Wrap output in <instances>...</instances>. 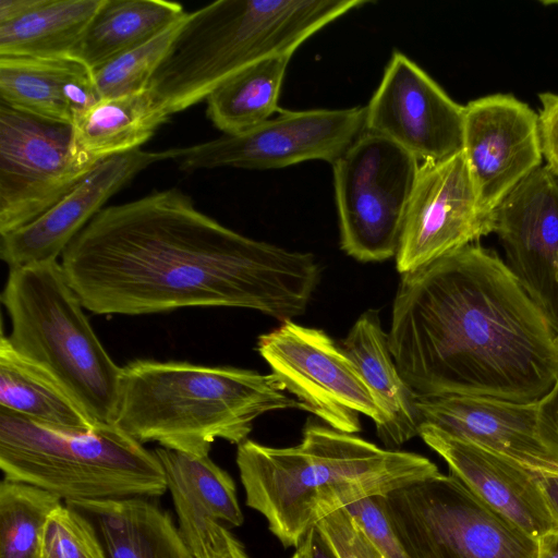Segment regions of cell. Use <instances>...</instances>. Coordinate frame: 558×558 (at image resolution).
<instances>
[{
	"label": "cell",
	"mask_w": 558,
	"mask_h": 558,
	"mask_svg": "<svg viewBox=\"0 0 558 558\" xmlns=\"http://www.w3.org/2000/svg\"><path fill=\"white\" fill-rule=\"evenodd\" d=\"M61 257L97 315L239 307L283 323L304 314L320 275L311 253L231 230L174 187L102 208Z\"/></svg>",
	"instance_id": "obj_1"
},
{
	"label": "cell",
	"mask_w": 558,
	"mask_h": 558,
	"mask_svg": "<svg viewBox=\"0 0 558 558\" xmlns=\"http://www.w3.org/2000/svg\"><path fill=\"white\" fill-rule=\"evenodd\" d=\"M388 341L420 398L531 403L558 380V329L507 264L474 243L401 275Z\"/></svg>",
	"instance_id": "obj_2"
},
{
	"label": "cell",
	"mask_w": 558,
	"mask_h": 558,
	"mask_svg": "<svg viewBox=\"0 0 558 558\" xmlns=\"http://www.w3.org/2000/svg\"><path fill=\"white\" fill-rule=\"evenodd\" d=\"M235 461L246 506L266 519L286 548H298L312 527L339 509L440 472L422 454L384 449L312 420L296 446L246 439L238 445Z\"/></svg>",
	"instance_id": "obj_3"
},
{
	"label": "cell",
	"mask_w": 558,
	"mask_h": 558,
	"mask_svg": "<svg viewBox=\"0 0 558 558\" xmlns=\"http://www.w3.org/2000/svg\"><path fill=\"white\" fill-rule=\"evenodd\" d=\"M286 409L303 410L271 373L141 359L122 367L114 424L142 444L207 456L216 439L240 445L257 417Z\"/></svg>",
	"instance_id": "obj_4"
},
{
	"label": "cell",
	"mask_w": 558,
	"mask_h": 558,
	"mask_svg": "<svg viewBox=\"0 0 558 558\" xmlns=\"http://www.w3.org/2000/svg\"><path fill=\"white\" fill-rule=\"evenodd\" d=\"M369 0H218L187 13L147 88L170 117L243 69L292 56L315 33Z\"/></svg>",
	"instance_id": "obj_5"
},
{
	"label": "cell",
	"mask_w": 558,
	"mask_h": 558,
	"mask_svg": "<svg viewBox=\"0 0 558 558\" xmlns=\"http://www.w3.org/2000/svg\"><path fill=\"white\" fill-rule=\"evenodd\" d=\"M3 478L46 489L61 500L156 498L167 492L155 451L116 424L58 428L0 408Z\"/></svg>",
	"instance_id": "obj_6"
},
{
	"label": "cell",
	"mask_w": 558,
	"mask_h": 558,
	"mask_svg": "<svg viewBox=\"0 0 558 558\" xmlns=\"http://www.w3.org/2000/svg\"><path fill=\"white\" fill-rule=\"evenodd\" d=\"M8 339L56 377L97 424H114L122 367L109 356L57 260L9 269Z\"/></svg>",
	"instance_id": "obj_7"
},
{
	"label": "cell",
	"mask_w": 558,
	"mask_h": 558,
	"mask_svg": "<svg viewBox=\"0 0 558 558\" xmlns=\"http://www.w3.org/2000/svg\"><path fill=\"white\" fill-rule=\"evenodd\" d=\"M380 498L409 558H537V538L451 473L439 472Z\"/></svg>",
	"instance_id": "obj_8"
},
{
	"label": "cell",
	"mask_w": 558,
	"mask_h": 558,
	"mask_svg": "<svg viewBox=\"0 0 558 558\" xmlns=\"http://www.w3.org/2000/svg\"><path fill=\"white\" fill-rule=\"evenodd\" d=\"M418 161L365 131L332 163L340 246L359 262L396 257Z\"/></svg>",
	"instance_id": "obj_9"
},
{
	"label": "cell",
	"mask_w": 558,
	"mask_h": 558,
	"mask_svg": "<svg viewBox=\"0 0 558 558\" xmlns=\"http://www.w3.org/2000/svg\"><path fill=\"white\" fill-rule=\"evenodd\" d=\"M100 162L77 149L72 125L0 104V235L40 217Z\"/></svg>",
	"instance_id": "obj_10"
},
{
	"label": "cell",
	"mask_w": 558,
	"mask_h": 558,
	"mask_svg": "<svg viewBox=\"0 0 558 558\" xmlns=\"http://www.w3.org/2000/svg\"><path fill=\"white\" fill-rule=\"evenodd\" d=\"M257 351L286 391L327 426L355 434L362 414L377 432L384 427L385 415L357 367L324 330L286 320L258 337Z\"/></svg>",
	"instance_id": "obj_11"
},
{
	"label": "cell",
	"mask_w": 558,
	"mask_h": 558,
	"mask_svg": "<svg viewBox=\"0 0 558 558\" xmlns=\"http://www.w3.org/2000/svg\"><path fill=\"white\" fill-rule=\"evenodd\" d=\"M365 107L281 110L240 134L171 148L170 159L183 171L232 167L278 169L307 160L331 165L366 131Z\"/></svg>",
	"instance_id": "obj_12"
},
{
	"label": "cell",
	"mask_w": 558,
	"mask_h": 558,
	"mask_svg": "<svg viewBox=\"0 0 558 558\" xmlns=\"http://www.w3.org/2000/svg\"><path fill=\"white\" fill-rule=\"evenodd\" d=\"M493 232L464 155L421 162L396 254L400 275L424 267Z\"/></svg>",
	"instance_id": "obj_13"
},
{
	"label": "cell",
	"mask_w": 558,
	"mask_h": 558,
	"mask_svg": "<svg viewBox=\"0 0 558 558\" xmlns=\"http://www.w3.org/2000/svg\"><path fill=\"white\" fill-rule=\"evenodd\" d=\"M365 110L366 131L390 140L418 162L462 150L464 106L400 51L392 53Z\"/></svg>",
	"instance_id": "obj_14"
},
{
	"label": "cell",
	"mask_w": 558,
	"mask_h": 558,
	"mask_svg": "<svg viewBox=\"0 0 558 558\" xmlns=\"http://www.w3.org/2000/svg\"><path fill=\"white\" fill-rule=\"evenodd\" d=\"M462 153L478 206L492 218L499 203L542 166L538 113L510 94L469 101Z\"/></svg>",
	"instance_id": "obj_15"
},
{
	"label": "cell",
	"mask_w": 558,
	"mask_h": 558,
	"mask_svg": "<svg viewBox=\"0 0 558 558\" xmlns=\"http://www.w3.org/2000/svg\"><path fill=\"white\" fill-rule=\"evenodd\" d=\"M507 266L558 329V178L541 166L493 211Z\"/></svg>",
	"instance_id": "obj_16"
},
{
	"label": "cell",
	"mask_w": 558,
	"mask_h": 558,
	"mask_svg": "<svg viewBox=\"0 0 558 558\" xmlns=\"http://www.w3.org/2000/svg\"><path fill=\"white\" fill-rule=\"evenodd\" d=\"M170 151L135 149L101 161L72 192L31 223L0 235V257L9 269L57 260L105 203Z\"/></svg>",
	"instance_id": "obj_17"
},
{
	"label": "cell",
	"mask_w": 558,
	"mask_h": 558,
	"mask_svg": "<svg viewBox=\"0 0 558 558\" xmlns=\"http://www.w3.org/2000/svg\"><path fill=\"white\" fill-rule=\"evenodd\" d=\"M418 436L445 460L451 474L529 535L538 539L558 529L536 471L432 424H421Z\"/></svg>",
	"instance_id": "obj_18"
},
{
	"label": "cell",
	"mask_w": 558,
	"mask_h": 558,
	"mask_svg": "<svg viewBox=\"0 0 558 558\" xmlns=\"http://www.w3.org/2000/svg\"><path fill=\"white\" fill-rule=\"evenodd\" d=\"M421 424L502 454L532 471L558 474V458L537 433V401L517 403L478 396L416 398Z\"/></svg>",
	"instance_id": "obj_19"
},
{
	"label": "cell",
	"mask_w": 558,
	"mask_h": 558,
	"mask_svg": "<svg viewBox=\"0 0 558 558\" xmlns=\"http://www.w3.org/2000/svg\"><path fill=\"white\" fill-rule=\"evenodd\" d=\"M178 517L179 532L195 558L218 526L236 527L244 517L230 474L207 456L155 450Z\"/></svg>",
	"instance_id": "obj_20"
},
{
	"label": "cell",
	"mask_w": 558,
	"mask_h": 558,
	"mask_svg": "<svg viewBox=\"0 0 558 558\" xmlns=\"http://www.w3.org/2000/svg\"><path fill=\"white\" fill-rule=\"evenodd\" d=\"M1 104L73 125L100 98L93 71L73 57H0Z\"/></svg>",
	"instance_id": "obj_21"
},
{
	"label": "cell",
	"mask_w": 558,
	"mask_h": 558,
	"mask_svg": "<svg viewBox=\"0 0 558 558\" xmlns=\"http://www.w3.org/2000/svg\"><path fill=\"white\" fill-rule=\"evenodd\" d=\"M340 347L357 367L385 415V425L377 432L384 445L397 450L418 436L417 396L397 367L379 312L375 308L363 312Z\"/></svg>",
	"instance_id": "obj_22"
},
{
	"label": "cell",
	"mask_w": 558,
	"mask_h": 558,
	"mask_svg": "<svg viewBox=\"0 0 558 558\" xmlns=\"http://www.w3.org/2000/svg\"><path fill=\"white\" fill-rule=\"evenodd\" d=\"M151 498L65 501L94 526L105 558H193L169 512Z\"/></svg>",
	"instance_id": "obj_23"
},
{
	"label": "cell",
	"mask_w": 558,
	"mask_h": 558,
	"mask_svg": "<svg viewBox=\"0 0 558 558\" xmlns=\"http://www.w3.org/2000/svg\"><path fill=\"white\" fill-rule=\"evenodd\" d=\"M0 408L58 428L87 430L99 425L56 377L20 354L3 331Z\"/></svg>",
	"instance_id": "obj_24"
},
{
	"label": "cell",
	"mask_w": 558,
	"mask_h": 558,
	"mask_svg": "<svg viewBox=\"0 0 558 558\" xmlns=\"http://www.w3.org/2000/svg\"><path fill=\"white\" fill-rule=\"evenodd\" d=\"M169 119L148 89L101 98L74 122L77 149L96 161L125 154L146 143Z\"/></svg>",
	"instance_id": "obj_25"
},
{
	"label": "cell",
	"mask_w": 558,
	"mask_h": 558,
	"mask_svg": "<svg viewBox=\"0 0 558 558\" xmlns=\"http://www.w3.org/2000/svg\"><path fill=\"white\" fill-rule=\"evenodd\" d=\"M185 14L173 1L105 0L73 57L94 71L150 40Z\"/></svg>",
	"instance_id": "obj_26"
},
{
	"label": "cell",
	"mask_w": 558,
	"mask_h": 558,
	"mask_svg": "<svg viewBox=\"0 0 558 558\" xmlns=\"http://www.w3.org/2000/svg\"><path fill=\"white\" fill-rule=\"evenodd\" d=\"M104 1L40 0L24 15L0 23V57H73Z\"/></svg>",
	"instance_id": "obj_27"
},
{
	"label": "cell",
	"mask_w": 558,
	"mask_h": 558,
	"mask_svg": "<svg viewBox=\"0 0 558 558\" xmlns=\"http://www.w3.org/2000/svg\"><path fill=\"white\" fill-rule=\"evenodd\" d=\"M292 56L254 63L218 85L206 98V113L223 134H240L270 119Z\"/></svg>",
	"instance_id": "obj_28"
},
{
	"label": "cell",
	"mask_w": 558,
	"mask_h": 558,
	"mask_svg": "<svg viewBox=\"0 0 558 558\" xmlns=\"http://www.w3.org/2000/svg\"><path fill=\"white\" fill-rule=\"evenodd\" d=\"M62 504L54 494L23 482L0 483V558H40L51 511Z\"/></svg>",
	"instance_id": "obj_29"
},
{
	"label": "cell",
	"mask_w": 558,
	"mask_h": 558,
	"mask_svg": "<svg viewBox=\"0 0 558 558\" xmlns=\"http://www.w3.org/2000/svg\"><path fill=\"white\" fill-rule=\"evenodd\" d=\"M187 13L145 44L93 71L99 98H112L147 88L153 75L171 49Z\"/></svg>",
	"instance_id": "obj_30"
},
{
	"label": "cell",
	"mask_w": 558,
	"mask_h": 558,
	"mask_svg": "<svg viewBox=\"0 0 558 558\" xmlns=\"http://www.w3.org/2000/svg\"><path fill=\"white\" fill-rule=\"evenodd\" d=\"M40 558H105L90 522L62 502L49 514L43 537Z\"/></svg>",
	"instance_id": "obj_31"
},
{
	"label": "cell",
	"mask_w": 558,
	"mask_h": 558,
	"mask_svg": "<svg viewBox=\"0 0 558 558\" xmlns=\"http://www.w3.org/2000/svg\"><path fill=\"white\" fill-rule=\"evenodd\" d=\"M344 509L383 558H409L387 518L380 496L366 497Z\"/></svg>",
	"instance_id": "obj_32"
},
{
	"label": "cell",
	"mask_w": 558,
	"mask_h": 558,
	"mask_svg": "<svg viewBox=\"0 0 558 558\" xmlns=\"http://www.w3.org/2000/svg\"><path fill=\"white\" fill-rule=\"evenodd\" d=\"M316 526L338 558H383L344 508L322 519Z\"/></svg>",
	"instance_id": "obj_33"
},
{
	"label": "cell",
	"mask_w": 558,
	"mask_h": 558,
	"mask_svg": "<svg viewBox=\"0 0 558 558\" xmlns=\"http://www.w3.org/2000/svg\"><path fill=\"white\" fill-rule=\"evenodd\" d=\"M538 132L543 159L546 167L558 178V93L538 95Z\"/></svg>",
	"instance_id": "obj_34"
},
{
	"label": "cell",
	"mask_w": 558,
	"mask_h": 558,
	"mask_svg": "<svg viewBox=\"0 0 558 558\" xmlns=\"http://www.w3.org/2000/svg\"><path fill=\"white\" fill-rule=\"evenodd\" d=\"M536 425L539 439L558 458V380L551 390L537 401Z\"/></svg>",
	"instance_id": "obj_35"
},
{
	"label": "cell",
	"mask_w": 558,
	"mask_h": 558,
	"mask_svg": "<svg viewBox=\"0 0 558 558\" xmlns=\"http://www.w3.org/2000/svg\"><path fill=\"white\" fill-rule=\"evenodd\" d=\"M195 558H250L242 543L223 525L210 534L203 550Z\"/></svg>",
	"instance_id": "obj_36"
},
{
	"label": "cell",
	"mask_w": 558,
	"mask_h": 558,
	"mask_svg": "<svg viewBox=\"0 0 558 558\" xmlns=\"http://www.w3.org/2000/svg\"><path fill=\"white\" fill-rule=\"evenodd\" d=\"M302 543L307 558H338L317 526L310 530Z\"/></svg>",
	"instance_id": "obj_37"
},
{
	"label": "cell",
	"mask_w": 558,
	"mask_h": 558,
	"mask_svg": "<svg viewBox=\"0 0 558 558\" xmlns=\"http://www.w3.org/2000/svg\"><path fill=\"white\" fill-rule=\"evenodd\" d=\"M544 498L558 522V474L536 472Z\"/></svg>",
	"instance_id": "obj_38"
},
{
	"label": "cell",
	"mask_w": 558,
	"mask_h": 558,
	"mask_svg": "<svg viewBox=\"0 0 558 558\" xmlns=\"http://www.w3.org/2000/svg\"><path fill=\"white\" fill-rule=\"evenodd\" d=\"M40 0H0V23L9 22L29 12Z\"/></svg>",
	"instance_id": "obj_39"
},
{
	"label": "cell",
	"mask_w": 558,
	"mask_h": 558,
	"mask_svg": "<svg viewBox=\"0 0 558 558\" xmlns=\"http://www.w3.org/2000/svg\"><path fill=\"white\" fill-rule=\"evenodd\" d=\"M537 558H558V529L549 531L538 538Z\"/></svg>",
	"instance_id": "obj_40"
},
{
	"label": "cell",
	"mask_w": 558,
	"mask_h": 558,
	"mask_svg": "<svg viewBox=\"0 0 558 558\" xmlns=\"http://www.w3.org/2000/svg\"><path fill=\"white\" fill-rule=\"evenodd\" d=\"M291 558H307L305 546L303 543H301V545L298 548H295V551Z\"/></svg>",
	"instance_id": "obj_41"
}]
</instances>
